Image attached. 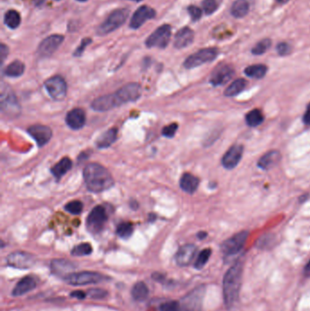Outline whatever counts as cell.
<instances>
[{
  "label": "cell",
  "mask_w": 310,
  "mask_h": 311,
  "mask_svg": "<svg viewBox=\"0 0 310 311\" xmlns=\"http://www.w3.org/2000/svg\"><path fill=\"white\" fill-rule=\"evenodd\" d=\"M84 180L89 191L103 192L114 185V180L108 169L100 164H88L83 172Z\"/></svg>",
  "instance_id": "cell-1"
},
{
  "label": "cell",
  "mask_w": 310,
  "mask_h": 311,
  "mask_svg": "<svg viewBox=\"0 0 310 311\" xmlns=\"http://www.w3.org/2000/svg\"><path fill=\"white\" fill-rule=\"evenodd\" d=\"M243 274V261L237 260L227 271L223 279V295L225 304L228 308L234 307L240 297Z\"/></svg>",
  "instance_id": "cell-2"
},
{
  "label": "cell",
  "mask_w": 310,
  "mask_h": 311,
  "mask_svg": "<svg viewBox=\"0 0 310 311\" xmlns=\"http://www.w3.org/2000/svg\"><path fill=\"white\" fill-rule=\"evenodd\" d=\"M129 10L127 8H120L112 12L108 18L100 25L98 29V34L100 36H106L109 33L115 31L124 24L128 18Z\"/></svg>",
  "instance_id": "cell-3"
},
{
  "label": "cell",
  "mask_w": 310,
  "mask_h": 311,
  "mask_svg": "<svg viewBox=\"0 0 310 311\" xmlns=\"http://www.w3.org/2000/svg\"><path fill=\"white\" fill-rule=\"evenodd\" d=\"M64 280L72 286H86L90 284H98L105 280H108V277L93 271L73 272L68 275Z\"/></svg>",
  "instance_id": "cell-4"
},
{
  "label": "cell",
  "mask_w": 310,
  "mask_h": 311,
  "mask_svg": "<svg viewBox=\"0 0 310 311\" xmlns=\"http://www.w3.org/2000/svg\"><path fill=\"white\" fill-rule=\"evenodd\" d=\"M206 293V286H199L182 298L180 302V311H201L203 300Z\"/></svg>",
  "instance_id": "cell-5"
},
{
  "label": "cell",
  "mask_w": 310,
  "mask_h": 311,
  "mask_svg": "<svg viewBox=\"0 0 310 311\" xmlns=\"http://www.w3.org/2000/svg\"><path fill=\"white\" fill-rule=\"evenodd\" d=\"M108 214L106 208L99 205L92 209L87 218V228L91 233H100L108 222Z\"/></svg>",
  "instance_id": "cell-6"
},
{
  "label": "cell",
  "mask_w": 310,
  "mask_h": 311,
  "mask_svg": "<svg viewBox=\"0 0 310 311\" xmlns=\"http://www.w3.org/2000/svg\"><path fill=\"white\" fill-rule=\"evenodd\" d=\"M171 37V26L163 25L156 29L146 40L145 44L148 48H158L165 49L170 43Z\"/></svg>",
  "instance_id": "cell-7"
},
{
  "label": "cell",
  "mask_w": 310,
  "mask_h": 311,
  "mask_svg": "<svg viewBox=\"0 0 310 311\" xmlns=\"http://www.w3.org/2000/svg\"><path fill=\"white\" fill-rule=\"evenodd\" d=\"M248 237V231H241L224 241L221 245V251L225 257H231L240 253L244 248Z\"/></svg>",
  "instance_id": "cell-8"
},
{
  "label": "cell",
  "mask_w": 310,
  "mask_h": 311,
  "mask_svg": "<svg viewBox=\"0 0 310 311\" xmlns=\"http://www.w3.org/2000/svg\"><path fill=\"white\" fill-rule=\"evenodd\" d=\"M218 49H200L198 52L191 55L184 62V66L186 69H194L197 66L203 65L205 63L213 61L218 56Z\"/></svg>",
  "instance_id": "cell-9"
},
{
  "label": "cell",
  "mask_w": 310,
  "mask_h": 311,
  "mask_svg": "<svg viewBox=\"0 0 310 311\" xmlns=\"http://www.w3.org/2000/svg\"><path fill=\"white\" fill-rule=\"evenodd\" d=\"M47 93L55 100H62L66 98L67 86L65 79L60 76H55L47 79L45 84Z\"/></svg>",
  "instance_id": "cell-10"
},
{
  "label": "cell",
  "mask_w": 310,
  "mask_h": 311,
  "mask_svg": "<svg viewBox=\"0 0 310 311\" xmlns=\"http://www.w3.org/2000/svg\"><path fill=\"white\" fill-rule=\"evenodd\" d=\"M36 258L32 254L24 251H16L9 254L7 258L8 265L18 270H28L33 266Z\"/></svg>",
  "instance_id": "cell-11"
},
{
  "label": "cell",
  "mask_w": 310,
  "mask_h": 311,
  "mask_svg": "<svg viewBox=\"0 0 310 311\" xmlns=\"http://www.w3.org/2000/svg\"><path fill=\"white\" fill-rule=\"evenodd\" d=\"M115 93L122 105L137 100L142 94V88L138 83H128Z\"/></svg>",
  "instance_id": "cell-12"
},
{
  "label": "cell",
  "mask_w": 310,
  "mask_h": 311,
  "mask_svg": "<svg viewBox=\"0 0 310 311\" xmlns=\"http://www.w3.org/2000/svg\"><path fill=\"white\" fill-rule=\"evenodd\" d=\"M64 41V37L61 35H52L42 41L38 46L37 53L41 57H49L58 50Z\"/></svg>",
  "instance_id": "cell-13"
},
{
  "label": "cell",
  "mask_w": 310,
  "mask_h": 311,
  "mask_svg": "<svg viewBox=\"0 0 310 311\" xmlns=\"http://www.w3.org/2000/svg\"><path fill=\"white\" fill-rule=\"evenodd\" d=\"M243 151H244V147L240 144H236V145L232 146L228 151L225 153V155L221 160V163L223 165L224 168L229 169V170L236 168L242 159Z\"/></svg>",
  "instance_id": "cell-14"
},
{
  "label": "cell",
  "mask_w": 310,
  "mask_h": 311,
  "mask_svg": "<svg viewBox=\"0 0 310 311\" xmlns=\"http://www.w3.org/2000/svg\"><path fill=\"white\" fill-rule=\"evenodd\" d=\"M121 103L116 97V93L113 94L105 95L102 97L95 99L91 104V107L96 111L99 112H106L111 110L116 106H120Z\"/></svg>",
  "instance_id": "cell-15"
},
{
  "label": "cell",
  "mask_w": 310,
  "mask_h": 311,
  "mask_svg": "<svg viewBox=\"0 0 310 311\" xmlns=\"http://www.w3.org/2000/svg\"><path fill=\"white\" fill-rule=\"evenodd\" d=\"M155 16H156V11L153 8H150L149 6H142L133 14L129 26L132 29H139L141 26L145 24V22L154 18Z\"/></svg>",
  "instance_id": "cell-16"
},
{
  "label": "cell",
  "mask_w": 310,
  "mask_h": 311,
  "mask_svg": "<svg viewBox=\"0 0 310 311\" xmlns=\"http://www.w3.org/2000/svg\"><path fill=\"white\" fill-rule=\"evenodd\" d=\"M1 109L6 114H17L20 110V106L17 98L11 90H2L1 94Z\"/></svg>",
  "instance_id": "cell-17"
},
{
  "label": "cell",
  "mask_w": 310,
  "mask_h": 311,
  "mask_svg": "<svg viewBox=\"0 0 310 311\" xmlns=\"http://www.w3.org/2000/svg\"><path fill=\"white\" fill-rule=\"evenodd\" d=\"M234 74H235V71L230 65H219L213 71L209 81L213 86H221V85L228 83L234 76Z\"/></svg>",
  "instance_id": "cell-18"
},
{
  "label": "cell",
  "mask_w": 310,
  "mask_h": 311,
  "mask_svg": "<svg viewBox=\"0 0 310 311\" xmlns=\"http://www.w3.org/2000/svg\"><path fill=\"white\" fill-rule=\"evenodd\" d=\"M76 265L74 263L63 259V258H58V259H53L50 263V270L53 274L60 277V278H65L73 273Z\"/></svg>",
  "instance_id": "cell-19"
},
{
  "label": "cell",
  "mask_w": 310,
  "mask_h": 311,
  "mask_svg": "<svg viewBox=\"0 0 310 311\" xmlns=\"http://www.w3.org/2000/svg\"><path fill=\"white\" fill-rule=\"evenodd\" d=\"M29 135L37 142L38 147H43L49 143L52 138V130L50 127L43 125H34L29 128Z\"/></svg>",
  "instance_id": "cell-20"
},
{
  "label": "cell",
  "mask_w": 310,
  "mask_h": 311,
  "mask_svg": "<svg viewBox=\"0 0 310 311\" xmlns=\"http://www.w3.org/2000/svg\"><path fill=\"white\" fill-rule=\"evenodd\" d=\"M197 253V247L193 244H186L178 250L176 254V262L178 266H186L193 261Z\"/></svg>",
  "instance_id": "cell-21"
},
{
  "label": "cell",
  "mask_w": 310,
  "mask_h": 311,
  "mask_svg": "<svg viewBox=\"0 0 310 311\" xmlns=\"http://www.w3.org/2000/svg\"><path fill=\"white\" fill-rule=\"evenodd\" d=\"M67 126L72 129H80L86 124V113L82 108H74L69 111L66 117Z\"/></svg>",
  "instance_id": "cell-22"
},
{
  "label": "cell",
  "mask_w": 310,
  "mask_h": 311,
  "mask_svg": "<svg viewBox=\"0 0 310 311\" xmlns=\"http://www.w3.org/2000/svg\"><path fill=\"white\" fill-rule=\"evenodd\" d=\"M37 286V278L33 276H26L17 283L13 288L12 295L14 297H19L32 291Z\"/></svg>",
  "instance_id": "cell-23"
},
{
  "label": "cell",
  "mask_w": 310,
  "mask_h": 311,
  "mask_svg": "<svg viewBox=\"0 0 310 311\" xmlns=\"http://www.w3.org/2000/svg\"><path fill=\"white\" fill-rule=\"evenodd\" d=\"M194 40V32L189 28H183L178 30L175 37L174 47L176 49H180L186 48L192 44Z\"/></svg>",
  "instance_id": "cell-24"
},
{
  "label": "cell",
  "mask_w": 310,
  "mask_h": 311,
  "mask_svg": "<svg viewBox=\"0 0 310 311\" xmlns=\"http://www.w3.org/2000/svg\"><path fill=\"white\" fill-rule=\"evenodd\" d=\"M281 160V154L277 150H271L262 156L257 161V166L263 170H269L276 167Z\"/></svg>",
  "instance_id": "cell-25"
},
{
  "label": "cell",
  "mask_w": 310,
  "mask_h": 311,
  "mask_svg": "<svg viewBox=\"0 0 310 311\" xmlns=\"http://www.w3.org/2000/svg\"><path fill=\"white\" fill-rule=\"evenodd\" d=\"M199 179L190 173L183 174L180 179V188H182L185 192L193 194L199 188Z\"/></svg>",
  "instance_id": "cell-26"
},
{
  "label": "cell",
  "mask_w": 310,
  "mask_h": 311,
  "mask_svg": "<svg viewBox=\"0 0 310 311\" xmlns=\"http://www.w3.org/2000/svg\"><path fill=\"white\" fill-rule=\"evenodd\" d=\"M117 139V129L116 127H112L106 131L97 140V147L99 148H107L110 147Z\"/></svg>",
  "instance_id": "cell-27"
},
{
  "label": "cell",
  "mask_w": 310,
  "mask_h": 311,
  "mask_svg": "<svg viewBox=\"0 0 310 311\" xmlns=\"http://www.w3.org/2000/svg\"><path fill=\"white\" fill-rule=\"evenodd\" d=\"M251 7V1L250 0H236L232 5L231 14L232 16L236 18H241L248 15Z\"/></svg>",
  "instance_id": "cell-28"
},
{
  "label": "cell",
  "mask_w": 310,
  "mask_h": 311,
  "mask_svg": "<svg viewBox=\"0 0 310 311\" xmlns=\"http://www.w3.org/2000/svg\"><path fill=\"white\" fill-rule=\"evenodd\" d=\"M72 161L69 158H63L62 160L58 161L53 168H51V173L54 175L58 180L61 179L66 173L70 170L72 168Z\"/></svg>",
  "instance_id": "cell-29"
},
{
  "label": "cell",
  "mask_w": 310,
  "mask_h": 311,
  "mask_svg": "<svg viewBox=\"0 0 310 311\" xmlns=\"http://www.w3.org/2000/svg\"><path fill=\"white\" fill-rule=\"evenodd\" d=\"M25 72V65L23 62L15 60L11 62L5 70L4 74L9 78H18Z\"/></svg>",
  "instance_id": "cell-30"
},
{
  "label": "cell",
  "mask_w": 310,
  "mask_h": 311,
  "mask_svg": "<svg viewBox=\"0 0 310 311\" xmlns=\"http://www.w3.org/2000/svg\"><path fill=\"white\" fill-rule=\"evenodd\" d=\"M247 84L248 83L245 80L244 78L236 79L235 81L232 82L231 84L228 86L227 90H225V96L228 97V98L235 97L236 95L241 93L246 88Z\"/></svg>",
  "instance_id": "cell-31"
},
{
  "label": "cell",
  "mask_w": 310,
  "mask_h": 311,
  "mask_svg": "<svg viewBox=\"0 0 310 311\" xmlns=\"http://www.w3.org/2000/svg\"><path fill=\"white\" fill-rule=\"evenodd\" d=\"M131 294H132L133 299H135L136 301H144L149 297V287L145 283L142 282V281L136 283L133 286Z\"/></svg>",
  "instance_id": "cell-32"
},
{
  "label": "cell",
  "mask_w": 310,
  "mask_h": 311,
  "mask_svg": "<svg viewBox=\"0 0 310 311\" xmlns=\"http://www.w3.org/2000/svg\"><path fill=\"white\" fill-rule=\"evenodd\" d=\"M246 122L249 127H257L264 122V115L260 109H253L246 116Z\"/></svg>",
  "instance_id": "cell-33"
},
{
  "label": "cell",
  "mask_w": 310,
  "mask_h": 311,
  "mask_svg": "<svg viewBox=\"0 0 310 311\" xmlns=\"http://www.w3.org/2000/svg\"><path fill=\"white\" fill-rule=\"evenodd\" d=\"M245 74L249 78L260 79L264 78L266 74L268 72V68L265 65H249L245 70Z\"/></svg>",
  "instance_id": "cell-34"
},
{
  "label": "cell",
  "mask_w": 310,
  "mask_h": 311,
  "mask_svg": "<svg viewBox=\"0 0 310 311\" xmlns=\"http://www.w3.org/2000/svg\"><path fill=\"white\" fill-rule=\"evenodd\" d=\"M4 23L10 29H17L21 23L19 13L16 10H9L5 14Z\"/></svg>",
  "instance_id": "cell-35"
},
{
  "label": "cell",
  "mask_w": 310,
  "mask_h": 311,
  "mask_svg": "<svg viewBox=\"0 0 310 311\" xmlns=\"http://www.w3.org/2000/svg\"><path fill=\"white\" fill-rule=\"evenodd\" d=\"M93 251L92 246L89 243H81L79 245H77L71 251V254L76 257H82V256H87L90 255Z\"/></svg>",
  "instance_id": "cell-36"
},
{
  "label": "cell",
  "mask_w": 310,
  "mask_h": 311,
  "mask_svg": "<svg viewBox=\"0 0 310 311\" xmlns=\"http://www.w3.org/2000/svg\"><path fill=\"white\" fill-rule=\"evenodd\" d=\"M116 234L121 238L127 239L128 237H131L133 234V226L128 222L120 223L116 228Z\"/></svg>",
  "instance_id": "cell-37"
},
{
  "label": "cell",
  "mask_w": 310,
  "mask_h": 311,
  "mask_svg": "<svg viewBox=\"0 0 310 311\" xmlns=\"http://www.w3.org/2000/svg\"><path fill=\"white\" fill-rule=\"evenodd\" d=\"M211 250L210 249H205L203 250L199 254L198 258L196 259L194 266L197 270H201L203 266L207 264L208 259L210 258Z\"/></svg>",
  "instance_id": "cell-38"
},
{
  "label": "cell",
  "mask_w": 310,
  "mask_h": 311,
  "mask_svg": "<svg viewBox=\"0 0 310 311\" xmlns=\"http://www.w3.org/2000/svg\"><path fill=\"white\" fill-rule=\"evenodd\" d=\"M271 47V40L270 39H262L259 41L252 49V53L254 55H262L269 50Z\"/></svg>",
  "instance_id": "cell-39"
},
{
  "label": "cell",
  "mask_w": 310,
  "mask_h": 311,
  "mask_svg": "<svg viewBox=\"0 0 310 311\" xmlns=\"http://www.w3.org/2000/svg\"><path fill=\"white\" fill-rule=\"evenodd\" d=\"M65 209H66L67 212L71 213L73 215H79V214L82 212V202L79 201H70V202H68L65 206Z\"/></svg>",
  "instance_id": "cell-40"
},
{
  "label": "cell",
  "mask_w": 310,
  "mask_h": 311,
  "mask_svg": "<svg viewBox=\"0 0 310 311\" xmlns=\"http://www.w3.org/2000/svg\"><path fill=\"white\" fill-rule=\"evenodd\" d=\"M159 311H180V302L176 300H169L162 303L158 308Z\"/></svg>",
  "instance_id": "cell-41"
},
{
  "label": "cell",
  "mask_w": 310,
  "mask_h": 311,
  "mask_svg": "<svg viewBox=\"0 0 310 311\" xmlns=\"http://www.w3.org/2000/svg\"><path fill=\"white\" fill-rule=\"evenodd\" d=\"M204 12L207 15H211L215 12L218 8V2L216 0H204L202 2Z\"/></svg>",
  "instance_id": "cell-42"
},
{
  "label": "cell",
  "mask_w": 310,
  "mask_h": 311,
  "mask_svg": "<svg viewBox=\"0 0 310 311\" xmlns=\"http://www.w3.org/2000/svg\"><path fill=\"white\" fill-rule=\"evenodd\" d=\"M87 294L91 299H105L108 296V292L104 290H100V288H92V290H89Z\"/></svg>",
  "instance_id": "cell-43"
},
{
  "label": "cell",
  "mask_w": 310,
  "mask_h": 311,
  "mask_svg": "<svg viewBox=\"0 0 310 311\" xmlns=\"http://www.w3.org/2000/svg\"><path fill=\"white\" fill-rule=\"evenodd\" d=\"M178 124H176V123L170 124V125L166 126L162 129V135L166 137V138H173L176 134V132L178 130Z\"/></svg>",
  "instance_id": "cell-44"
},
{
  "label": "cell",
  "mask_w": 310,
  "mask_h": 311,
  "mask_svg": "<svg viewBox=\"0 0 310 311\" xmlns=\"http://www.w3.org/2000/svg\"><path fill=\"white\" fill-rule=\"evenodd\" d=\"M91 42V38H88V37L84 38V39L81 41V43H80V45L79 46V48L76 49V51H75L74 54H73L74 57H80V56L82 55L83 52L85 51V49H86L87 46L89 45Z\"/></svg>",
  "instance_id": "cell-45"
},
{
  "label": "cell",
  "mask_w": 310,
  "mask_h": 311,
  "mask_svg": "<svg viewBox=\"0 0 310 311\" xmlns=\"http://www.w3.org/2000/svg\"><path fill=\"white\" fill-rule=\"evenodd\" d=\"M187 11L190 15L191 18L193 21H198L199 18L202 16V11L200 8L196 7V6H190L187 8Z\"/></svg>",
  "instance_id": "cell-46"
},
{
  "label": "cell",
  "mask_w": 310,
  "mask_h": 311,
  "mask_svg": "<svg viewBox=\"0 0 310 311\" xmlns=\"http://www.w3.org/2000/svg\"><path fill=\"white\" fill-rule=\"evenodd\" d=\"M277 51L280 56H287L291 52V47L290 44L282 42L277 46Z\"/></svg>",
  "instance_id": "cell-47"
},
{
  "label": "cell",
  "mask_w": 310,
  "mask_h": 311,
  "mask_svg": "<svg viewBox=\"0 0 310 311\" xmlns=\"http://www.w3.org/2000/svg\"><path fill=\"white\" fill-rule=\"evenodd\" d=\"M9 55V48L5 44H1L0 46V57H1V63L3 64L6 57Z\"/></svg>",
  "instance_id": "cell-48"
},
{
  "label": "cell",
  "mask_w": 310,
  "mask_h": 311,
  "mask_svg": "<svg viewBox=\"0 0 310 311\" xmlns=\"http://www.w3.org/2000/svg\"><path fill=\"white\" fill-rule=\"evenodd\" d=\"M303 122L306 126H310V103L306 107V112H305L304 117H303Z\"/></svg>",
  "instance_id": "cell-49"
},
{
  "label": "cell",
  "mask_w": 310,
  "mask_h": 311,
  "mask_svg": "<svg viewBox=\"0 0 310 311\" xmlns=\"http://www.w3.org/2000/svg\"><path fill=\"white\" fill-rule=\"evenodd\" d=\"M87 295V293H85L84 291H74V292L70 293L71 297H73V298H76V299H84L86 298Z\"/></svg>",
  "instance_id": "cell-50"
},
{
  "label": "cell",
  "mask_w": 310,
  "mask_h": 311,
  "mask_svg": "<svg viewBox=\"0 0 310 311\" xmlns=\"http://www.w3.org/2000/svg\"><path fill=\"white\" fill-rule=\"evenodd\" d=\"M304 274H305V276H306V277H310V260L308 261V263L306 264V266H305Z\"/></svg>",
  "instance_id": "cell-51"
},
{
  "label": "cell",
  "mask_w": 310,
  "mask_h": 311,
  "mask_svg": "<svg viewBox=\"0 0 310 311\" xmlns=\"http://www.w3.org/2000/svg\"><path fill=\"white\" fill-rule=\"evenodd\" d=\"M207 234L206 233V232H199V233L198 234V237H199V238H200V239L205 238V237H207Z\"/></svg>",
  "instance_id": "cell-52"
},
{
  "label": "cell",
  "mask_w": 310,
  "mask_h": 311,
  "mask_svg": "<svg viewBox=\"0 0 310 311\" xmlns=\"http://www.w3.org/2000/svg\"><path fill=\"white\" fill-rule=\"evenodd\" d=\"M35 2H36L37 6H40L44 2V0H35Z\"/></svg>",
  "instance_id": "cell-53"
},
{
  "label": "cell",
  "mask_w": 310,
  "mask_h": 311,
  "mask_svg": "<svg viewBox=\"0 0 310 311\" xmlns=\"http://www.w3.org/2000/svg\"><path fill=\"white\" fill-rule=\"evenodd\" d=\"M278 3H281V4H284L285 2H288V0H277Z\"/></svg>",
  "instance_id": "cell-54"
},
{
  "label": "cell",
  "mask_w": 310,
  "mask_h": 311,
  "mask_svg": "<svg viewBox=\"0 0 310 311\" xmlns=\"http://www.w3.org/2000/svg\"><path fill=\"white\" fill-rule=\"evenodd\" d=\"M130 1H136V2H139V1H142V0H130Z\"/></svg>",
  "instance_id": "cell-55"
},
{
  "label": "cell",
  "mask_w": 310,
  "mask_h": 311,
  "mask_svg": "<svg viewBox=\"0 0 310 311\" xmlns=\"http://www.w3.org/2000/svg\"><path fill=\"white\" fill-rule=\"evenodd\" d=\"M78 1H80V2H84V1H87V0H78Z\"/></svg>",
  "instance_id": "cell-56"
}]
</instances>
